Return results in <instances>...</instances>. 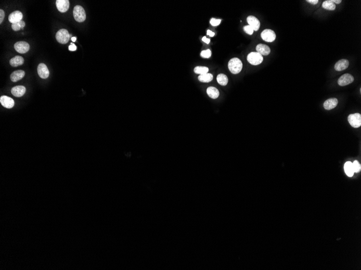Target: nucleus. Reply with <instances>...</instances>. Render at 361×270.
Listing matches in <instances>:
<instances>
[{"mask_svg":"<svg viewBox=\"0 0 361 270\" xmlns=\"http://www.w3.org/2000/svg\"><path fill=\"white\" fill-rule=\"evenodd\" d=\"M243 68V64L241 61L238 58H233L230 60L228 63V68L233 74H238L241 71Z\"/></svg>","mask_w":361,"mask_h":270,"instance_id":"f257e3e1","label":"nucleus"},{"mask_svg":"<svg viewBox=\"0 0 361 270\" xmlns=\"http://www.w3.org/2000/svg\"><path fill=\"white\" fill-rule=\"evenodd\" d=\"M73 16L78 22H83L85 20L86 14L84 9L81 6H76L74 8Z\"/></svg>","mask_w":361,"mask_h":270,"instance_id":"f03ea898","label":"nucleus"},{"mask_svg":"<svg viewBox=\"0 0 361 270\" xmlns=\"http://www.w3.org/2000/svg\"><path fill=\"white\" fill-rule=\"evenodd\" d=\"M247 61L252 65H258L262 63L263 61V56L259 53L257 52H252L248 55Z\"/></svg>","mask_w":361,"mask_h":270,"instance_id":"7ed1b4c3","label":"nucleus"},{"mask_svg":"<svg viewBox=\"0 0 361 270\" xmlns=\"http://www.w3.org/2000/svg\"><path fill=\"white\" fill-rule=\"evenodd\" d=\"M70 37L68 31L65 29H62L58 31L56 35V39L57 42L62 44H65L68 42Z\"/></svg>","mask_w":361,"mask_h":270,"instance_id":"20e7f679","label":"nucleus"},{"mask_svg":"<svg viewBox=\"0 0 361 270\" xmlns=\"http://www.w3.org/2000/svg\"><path fill=\"white\" fill-rule=\"evenodd\" d=\"M350 125L354 128H359L361 125V115L359 113L351 114L348 117Z\"/></svg>","mask_w":361,"mask_h":270,"instance_id":"39448f33","label":"nucleus"},{"mask_svg":"<svg viewBox=\"0 0 361 270\" xmlns=\"http://www.w3.org/2000/svg\"><path fill=\"white\" fill-rule=\"evenodd\" d=\"M261 36L263 40L267 42H272L276 38V34L271 29H265L262 31Z\"/></svg>","mask_w":361,"mask_h":270,"instance_id":"423d86ee","label":"nucleus"},{"mask_svg":"<svg viewBox=\"0 0 361 270\" xmlns=\"http://www.w3.org/2000/svg\"><path fill=\"white\" fill-rule=\"evenodd\" d=\"M14 48L17 53L20 54H25L29 50L30 45L26 42L20 41L15 44Z\"/></svg>","mask_w":361,"mask_h":270,"instance_id":"0eeeda50","label":"nucleus"},{"mask_svg":"<svg viewBox=\"0 0 361 270\" xmlns=\"http://www.w3.org/2000/svg\"><path fill=\"white\" fill-rule=\"evenodd\" d=\"M354 78L352 75L349 73H345L342 75L338 80V84L341 86H344L353 83Z\"/></svg>","mask_w":361,"mask_h":270,"instance_id":"6e6552de","label":"nucleus"},{"mask_svg":"<svg viewBox=\"0 0 361 270\" xmlns=\"http://www.w3.org/2000/svg\"><path fill=\"white\" fill-rule=\"evenodd\" d=\"M37 72L41 78L47 79L49 76V71L47 65L44 63H40L37 67Z\"/></svg>","mask_w":361,"mask_h":270,"instance_id":"1a4fd4ad","label":"nucleus"},{"mask_svg":"<svg viewBox=\"0 0 361 270\" xmlns=\"http://www.w3.org/2000/svg\"><path fill=\"white\" fill-rule=\"evenodd\" d=\"M56 5L60 12H65L69 9V1L68 0H57Z\"/></svg>","mask_w":361,"mask_h":270,"instance_id":"9d476101","label":"nucleus"},{"mask_svg":"<svg viewBox=\"0 0 361 270\" xmlns=\"http://www.w3.org/2000/svg\"><path fill=\"white\" fill-rule=\"evenodd\" d=\"M0 103L3 107L7 109H12L15 104L14 101L12 98L6 95L1 97Z\"/></svg>","mask_w":361,"mask_h":270,"instance_id":"9b49d317","label":"nucleus"},{"mask_svg":"<svg viewBox=\"0 0 361 270\" xmlns=\"http://www.w3.org/2000/svg\"><path fill=\"white\" fill-rule=\"evenodd\" d=\"M247 22L254 31L258 30L260 27V21L254 16H249L247 18Z\"/></svg>","mask_w":361,"mask_h":270,"instance_id":"f8f14e48","label":"nucleus"},{"mask_svg":"<svg viewBox=\"0 0 361 270\" xmlns=\"http://www.w3.org/2000/svg\"><path fill=\"white\" fill-rule=\"evenodd\" d=\"M22 13L20 11L17 10L10 14V15L9 16V21L12 23L18 22L22 20Z\"/></svg>","mask_w":361,"mask_h":270,"instance_id":"ddd939ff","label":"nucleus"},{"mask_svg":"<svg viewBox=\"0 0 361 270\" xmlns=\"http://www.w3.org/2000/svg\"><path fill=\"white\" fill-rule=\"evenodd\" d=\"M26 91V89L25 86L19 85L14 87L12 89L11 92L12 95L17 97H21L25 95Z\"/></svg>","mask_w":361,"mask_h":270,"instance_id":"4468645a","label":"nucleus"},{"mask_svg":"<svg viewBox=\"0 0 361 270\" xmlns=\"http://www.w3.org/2000/svg\"><path fill=\"white\" fill-rule=\"evenodd\" d=\"M349 65V62L347 59H342L338 61L335 65V70L342 71L347 69Z\"/></svg>","mask_w":361,"mask_h":270,"instance_id":"2eb2a0df","label":"nucleus"},{"mask_svg":"<svg viewBox=\"0 0 361 270\" xmlns=\"http://www.w3.org/2000/svg\"><path fill=\"white\" fill-rule=\"evenodd\" d=\"M338 103H339V101L336 98H330V99H328L327 100L325 101L324 104H323V107L327 110H331V109H334L336 107Z\"/></svg>","mask_w":361,"mask_h":270,"instance_id":"dca6fc26","label":"nucleus"},{"mask_svg":"<svg viewBox=\"0 0 361 270\" xmlns=\"http://www.w3.org/2000/svg\"><path fill=\"white\" fill-rule=\"evenodd\" d=\"M256 50L257 51V53L264 56H267L270 53V48L268 45L263 44H258L256 46Z\"/></svg>","mask_w":361,"mask_h":270,"instance_id":"f3484780","label":"nucleus"},{"mask_svg":"<svg viewBox=\"0 0 361 270\" xmlns=\"http://www.w3.org/2000/svg\"><path fill=\"white\" fill-rule=\"evenodd\" d=\"M25 76V72L24 71H15L10 75V79L12 82H17V81L22 79Z\"/></svg>","mask_w":361,"mask_h":270,"instance_id":"a211bd4d","label":"nucleus"},{"mask_svg":"<svg viewBox=\"0 0 361 270\" xmlns=\"http://www.w3.org/2000/svg\"><path fill=\"white\" fill-rule=\"evenodd\" d=\"M9 63L11 66L13 67H17L22 65L24 63V59L22 57L17 56L11 59Z\"/></svg>","mask_w":361,"mask_h":270,"instance_id":"6ab92c4d","label":"nucleus"},{"mask_svg":"<svg viewBox=\"0 0 361 270\" xmlns=\"http://www.w3.org/2000/svg\"><path fill=\"white\" fill-rule=\"evenodd\" d=\"M207 93L209 97L212 99H216L219 95V91L214 87H209L207 89Z\"/></svg>","mask_w":361,"mask_h":270,"instance_id":"aec40b11","label":"nucleus"},{"mask_svg":"<svg viewBox=\"0 0 361 270\" xmlns=\"http://www.w3.org/2000/svg\"><path fill=\"white\" fill-rule=\"evenodd\" d=\"M344 170L347 175L349 177H352L355 173L353 168V163L348 161L345 163Z\"/></svg>","mask_w":361,"mask_h":270,"instance_id":"412c9836","label":"nucleus"},{"mask_svg":"<svg viewBox=\"0 0 361 270\" xmlns=\"http://www.w3.org/2000/svg\"><path fill=\"white\" fill-rule=\"evenodd\" d=\"M199 81L203 83H209L213 79V76L211 73H206L205 75H200L198 77Z\"/></svg>","mask_w":361,"mask_h":270,"instance_id":"4be33fe9","label":"nucleus"},{"mask_svg":"<svg viewBox=\"0 0 361 270\" xmlns=\"http://www.w3.org/2000/svg\"><path fill=\"white\" fill-rule=\"evenodd\" d=\"M323 8L328 10H334L336 8V5L332 2V0H327L323 2Z\"/></svg>","mask_w":361,"mask_h":270,"instance_id":"5701e85b","label":"nucleus"},{"mask_svg":"<svg viewBox=\"0 0 361 270\" xmlns=\"http://www.w3.org/2000/svg\"><path fill=\"white\" fill-rule=\"evenodd\" d=\"M217 81L218 83L222 86H225L228 83L227 76L224 74H219L217 76Z\"/></svg>","mask_w":361,"mask_h":270,"instance_id":"b1692460","label":"nucleus"},{"mask_svg":"<svg viewBox=\"0 0 361 270\" xmlns=\"http://www.w3.org/2000/svg\"><path fill=\"white\" fill-rule=\"evenodd\" d=\"M209 71V69L205 67H196L194 69V72L196 74L199 75H205L208 73Z\"/></svg>","mask_w":361,"mask_h":270,"instance_id":"393cba45","label":"nucleus"},{"mask_svg":"<svg viewBox=\"0 0 361 270\" xmlns=\"http://www.w3.org/2000/svg\"><path fill=\"white\" fill-rule=\"evenodd\" d=\"M211 56V52L210 50L208 49L207 50H203L201 53V56L205 58H209Z\"/></svg>","mask_w":361,"mask_h":270,"instance_id":"a878e982","label":"nucleus"},{"mask_svg":"<svg viewBox=\"0 0 361 270\" xmlns=\"http://www.w3.org/2000/svg\"><path fill=\"white\" fill-rule=\"evenodd\" d=\"M353 165L354 172L355 173H358L361 170V165L357 161H355L353 163Z\"/></svg>","mask_w":361,"mask_h":270,"instance_id":"bb28decb","label":"nucleus"},{"mask_svg":"<svg viewBox=\"0 0 361 270\" xmlns=\"http://www.w3.org/2000/svg\"><path fill=\"white\" fill-rule=\"evenodd\" d=\"M243 30L247 34L250 35H252L253 34V33H254V29L252 28V27L250 26L249 25H248V26H244Z\"/></svg>","mask_w":361,"mask_h":270,"instance_id":"cd10ccee","label":"nucleus"},{"mask_svg":"<svg viewBox=\"0 0 361 270\" xmlns=\"http://www.w3.org/2000/svg\"><path fill=\"white\" fill-rule=\"evenodd\" d=\"M221 22V20L219 19H215V18H211V20L210 21V23L211 24V26H219L220 23Z\"/></svg>","mask_w":361,"mask_h":270,"instance_id":"c85d7f7f","label":"nucleus"},{"mask_svg":"<svg viewBox=\"0 0 361 270\" xmlns=\"http://www.w3.org/2000/svg\"><path fill=\"white\" fill-rule=\"evenodd\" d=\"M12 29L13 30L16 31H17L20 30L21 29L20 23H19V22H18L14 23H12Z\"/></svg>","mask_w":361,"mask_h":270,"instance_id":"c756f323","label":"nucleus"},{"mask_svg":"<svg viewBox=\"0 0 361 270\" xmlns=\"http://www.w3.org/2000/svg\"><path fill=\"white\" fill-rule=\"evenodd\" d=\"M4 16H5V15H4V10L1 9L0 10V24L2 23L3 21L4 20Z\"/></svg>","mask_w":361,"mask_h":270,"instance_id":"7c9ffc66","label":"nucleus"},{"mask_svg":"<svg viewBox=\"0 0 361 270\" xmlns=\"http://www.w3.org/2000/svg\"><path fill=\"white\" fill-rule=\"evenodd\" d=\"M77 49V47L74 44H73L72 43H70V45L69 46V50L71 51H74L76 50Z\"/></svg>","mask_w":361,"mask_h":270,"instance_id":"2f4dec72","label":"nucleus"},{"mask_svg":"<svg viewBox=\"0 0 361 270\" xmlns=\"http://www.w3.org/2000/svg\"><path fill=\"white\" fill-rule=\"evenodd\" d=\"M306 2L310 3L312 4H316L318 3L319 1L318 0H306Z\"/></svg>","mask_w":361,"mask_h":270,"instance_id":"473e14b6","label":"nucleus"},{"mask_svg":"<svg viewBox=\"0 0 361 270\" xmlns=\"http://www.w3.org/2000/svg\"><path fill=\"white\" fill-rule=\"evenodd\" d=\"M202 41H203L204 42L207 43V44H209L210 42V40L209 39H207V37L205 36L203 37L202 39Z\"/></svg>","mask_w":361,"mask_h":270,"instance_id":"72a5a7b5","label":"nucleus"},{"mask_svg":"<svg viewBox=\"0 0 361 270\" xmlns=\"http://www.w3.org/2000/svg\"><path fill=\"white\" fill-rule=\"evenodd\" d=\"M207 35H209L210 37H214L215 35V33L214 32H212L211 30H208L207 32Z\"/></svg>","mask_w":361,"mask_h":270,"instance_id":"f704fd0d","label":"nucleus"},{"mask_svg":"<svg viewBox=\"0 0 361 270\" xmlns=\"http://www.w3.org/2000/svg\"><path fill=\"white\" fill-rule=\"evenodd\" d=\"M19 23H20V25L21 29H23L24 27H25V26H26V23H25V22L23 21L22 20H21L19 22Z\"/></svg>","mask_w":361,"mask_h":270,"instance_id":"c9c22d12","label":"nucleus"},{"mask_svg":"<svg viewBox=\"0 0 361 270\" xmlns=\"http://www.w3.org/2000/svg\"><path fill=\"white\" fill-rule=\"evenodd\" d=\"M332 2L334 3H336V4H339L341 3L342 1L341 0H332Z\"/></svg>","mask_w":361,"mask_h":270,"instance_id":"e433bc0d","label":"nucleus"},{"mask_svg":"<svg viewBox=\"0 0 361 270\" xmlns=\"http://www.w3.org/2000/svg\"><path fill=\"white\" fill-rule=\"evenodd\" d=\"M71 40H72L73 42H75V41L76 40V37H71Z\"/></svg>","mask_w":361,"mask_h":270,"instance_id":"4c0bfd02","label":"nucleus"}]
</instances>
